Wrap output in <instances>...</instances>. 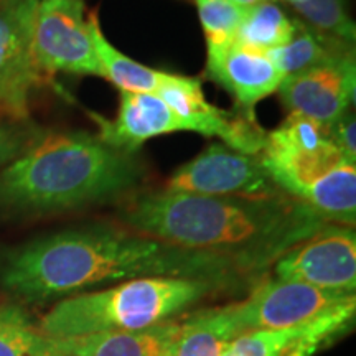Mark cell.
<instances>
[{"label":"cell","instance_id":"obj_1","mask_svg":"<svg viewBox=\"0 0 356 356\" xmlns=\"http://www.w3.org/2000/svg\"><path fill=\"white\" fill-rule=\"evenodd\" d=\"M126 229L186 251L228 261L243 275L259 274L327 225L286 193L269 198L204 197L167 188L122 198Z\"/></svg>","mask_w":356,"mask_h":356},{"label":"cell","instance_id":"obj_2","mask_svg":"<svg viewBox=\"0 0 356 356\" xmlns=\"http://www.w3.org/2000/svg\"><path fill=\"white\" fill-rule=\"evenodd\" d=\"M241 275L221 257L109 226L44 236L12 249L0 261L2 287L29 302L140 277L207 279L229 286Z\"/></svg>","mask_w":356,"mask_h":356},{"label":"cell","instance_id":"obj_3","mask_svg":"<svg viewBox=\"0 0 356 356\" xmlns=\"http://www.w3.org/2000/svg\"><path fill=\"white\" fill-rule=\"evenodd\" d=\"M142 177L137 154L88 132L48 134L0 170V210H76L127 197Z\"/></svg>","mask_w":356,"mask_h":356},{"label":"cell","instance_id":"obj_4","mask_svg":"<svg viewBox=\"0 0 356 356\" xmlns=\"http://www.w3.org/2000/svg\"><path fill=\"white\" fill-rule=\"evenodd\" d=\"M261 160L277 188L327 222L353 226L356 163L332 144L322 124L289 114L267 132Z\"/></svg>","mask_w":356,"mask_h":356},{"label":"cell","instance_id":"obj_5","mask_svg":"<svg viewBox=\"0 0 356 356\" xmlns=\"http://www.w3.org/2000/svg\"><path fill=\"white\" fill-rule=\"evenodd\" d=\"M225 284L188 277H140L58 302L40 333L65 340L101 332L145 330L170 322Z\"/></svg>","mask_w":356,"mask_h":356},{"label":"cell","instance_id":"obj_6","mask_svg":"<svg viewBox=\"0 0 356 356\" xmlns=\"http://www.w3.org/2000/svg\"><path fill=\"white\" fill-rule=\"evenodd\" d=\"M355 293L323 291L299 282L269 279L251 296L225 310L236 333L304 327L343 310H355Z\"/></svg>","mask_w":356,"mask_h":356},{"label":"cell","instance_id":"obj_7","mask_svg":"<svg viewBox=\"0 0 356 356\" xmlns=\"http://www.w3.org/2000/svg\"><path fill=\"white\" fill-rule=\"evenodd\" d=\"M32 47L44 76L68 73L102 78L84 0H37Z\"/></svg>","mask_w":356,"mask_h":356},{"label":"cell","instance_id":"obj_8","mask_svg":"<svg viewBox=\"0 0 356 356\" xmlns=\"http://www.w3.org/2000/svg\"><path fill=\"white\" fill-rule=\"evenodd\" d=\"M163 188L204 197L269 198L282 195L267 173L261 155L241 154L225 144H210L178 167Z\"/></svg>","mask_w":356,"mask_h":356},{"label":"cell","instance_id":"obj_9","mask_svg":"<svg viewBox=\"0 0 356 356\" xmlns=\"http://www.w3.org/2000/svg\"><path fill=\"white\" fill-rule=\"evenodd\" d=\"M274 279L299 282L323 291L355 293V229L327 222L318 231L284 252L274 262Z\"/></svg>","mask_w":356,"mask_h":356},{"label":"cell","instance_id":"obj_10","mask_svg":"<svg viewBox=\"0 0 356 356\" xmlns=\"http://www.w3.org/2000/svg\"><path fill=\"white\" fill-rule=\"evenodd\" d=\"M37 0H7L0 7V118H30L33 91L44 83L35 61L32 19Z\"/></svg>","mask_w":356,"mask_h":356},{"label":"cell","instance_id":"obj_11","mask_svg":"<svg viewBox=\"0 0 356 356\" xmlns=\"http://www.w3.org/2000/svg\"><path fill=\"white\" fill-rule=\"evenodd\" d=\"M155 96L188 124L190 132L218 137L226 147L241 154L259 155L264 149L267 132L257 119L213 106L204 97L202 81L197 78L173 73L170 81L163 84Z\"/></svg>","mask_w":356,"mask_h":356},{"label":"cell","instance_id":"obj_12","mask_svg":"<svg viewBox=\"0 0 356 356\" xmlns=\"http://www.w3.org/2000/svg\"><path fill=\"white\" fill-rule=\"evenodd\" d=\"M355 53L284 78L277 89L289 114H299L330 126L341 118L355 97Z\"/></svg>","mask_w":356,"mask_h":356},{"label":"cell","instance_id":"obj_13","mask_svg":"<svg viewBox=\"0 0 356 356\" xmlns=\"http://www.w3.org/2000/svg\"><path fill=\"white\" fill-rule=\"evenodd\" d=\"M207 74L234 97L239 113L251 119H256V106L277 92L286 78L269 53L238 42L207 55Z\"/></svg>","mask_w":356,"mask_h":356},{"label":"cell","instance_id":"obj_14","mask_svg":"<svg viewBox=\"0 0 356 356\" xmlns=\"http://www.w3.org/2000/svg\"><path fill=\"white\" fill-rule=\"evenodd\" d=\"M97 129V139L114 149L137 154L145 142L173 132H190L160 97L147 92H121L119 109L114 119L91 114Z\"/></svg>","mask_w":356,"mask_h":356},{"label":"cell","instance_id":"obj_15","mask_svg":"<svg viewBox=\"0 0 356 356\" xmlns=\"http://www.w3.org/2000/svg\"><path fill=\"white\" fill-rule=\"evenodd\" d=\"M353 315L355 310H343L304 327L243 333L231 341L221 356H310L327 338L341 330Z\"/></svg>","mask_w":356,"mask_h":356},{"label":"cell","instance_id":"obj_16","mask_svg":"<svg viewBox=\"0 0 356 356\" xmlns=\"http://www.w3.org/2000/svg\"><path fill=\"white\" fill-rule=\"evenodd\" d=\"M178 332L180 323L170 320L145 330L101 332L58 341L66 356H173Z\"/></svg>","mask_w":356,"mask_h":356},{"label":"cell","instance_id":"obj_17","mask_svg":"<svg viewBox=\"0 0 356 356\" xmlns=\"http://www.w3.org/2000/svg\"><path fill=\"white\" fill-rule=\"evenodd\" d=\"M91 19L92 43H95L97 58L102 71V78L113 83L121 92H147L155 95L163 84L170 81L173 73L159 71L132 60L119 51L102 33L101 24L95 12L89 13Z\"/></svg>","mask_w":356,"mask_h":356},{"label":"cell","instance_id":"obj_18","mask_svg":"<svg viewBox=\"0 0 356 356\" xmlns=\"http://www.w3.org/2000/svg\"><path fill=\"white\" fill-rule=\"evenodd\" d=\"M351 53H355L353 44L322 35L304 20L296 19V33L291 42L269 51V55L284 76H291Z\"/></svg>","mask_w":356,"mask_h":356},{"label":"cell","instance_id":"obj_19","mask_svg":"<svg viewBox=\"0 0 356 356\" xmlns=\"http://www.w3.org/2000/svg\"><path fill=\"white\" fill-rule=\"evenodd\" d=\"M238 338L225 307L202 310L180 323L173 356H221Z\"/></svg>","mask_w":356,"mask_h":356},{"label":"cell","instance_id":"obj_20","mask_svg":"<svg viewBox=\"0 0 356 356\" xmlns=\"http://www.w3.org/2000/svg\"><path fill=\"white\" fill-rule=\"evenodd\" d=\"M293 33L296 19L269 0L246 8L234 42L269 53L291 42Z\"/></svg>","mask_w":356,"mask_h":356},{"label":"cell","instance_id":"obj_21","mask_svg":"<svg viewBox=\"0 0 356 356\" xmlns=\"http://www.w3.org/2000/svg\"><path fill=\"white\" fill-rule=\"evenodd\" d=\"M0 356H66L56 338L33 330L20 310L0 309Z\"/></svg>","mask_w":356,"mask_h":356},{"label":"cell","instance_id":"obj_22","mask_svg":"<svg viewBox=\"0 0 356 356\" xmlns=\"http://www.w3.org/2000/svg\"><path fill=\"white\" fill-rule=\"evenodd\" d=\"M207 40V55L222 51L236 40L246 8L229 0H195Z\"/></svg>","mask_w":356,"mask_h":356},{"label":"cell","instance_id":"obj_23","mask_svg":"<svg viewBox=\"0 0 356 356\" xmlns=\"http://www.w3.org/2000/svg\"><path fill=\"white\" fill-rule=\"evenodd\" d=\"M307 25L327 37L355 43V24L346 10V0H307L293 7Z\"/></svg>","mask_w":356,"mask_h":356},{"label":"cell","instance_id":"obj_24","mask_svg":"<svg viewBox=\"0 0 356 356\" xmlns=\"http://www.w3.org/2000/svg\"><path fill=\"white\" fill-rule=\"evenodd\" d=\"M327 137L333 145L343 154L346 160L356 163V121L355 114L346 111V113L338 118L335 122L325 127Z\"/></svg>","mask_w":356,"mask_h":356},{"label":"cell","instance_id":"obj_25","mask_svg":"<svg viewBox=\"0 0 356 356\" xmlns=\"http://www.w3.org/2000/svg\"><path fill=\"white\" fill-rule=\"evenodd\" d=\"M25 150L24 136L0 122V165H7Z\"/></svg>","mask_w":356,"mask_h":356},{"label":"cell","instance_id":"obj_26","mask_svg":"<svg viewBox=\"0 0 356 356\" xmlns=\"http://www.w3.org/2000/svg\"><path fill=\"white\" fill-rule=\"evenodd\" d=\"M229 2L236 3V6L243 7V8H249V7H254L259 6L262 2H269V0H229Z\"/></svg>","mask_w":356,"mask_h":356},{"label":"cell","instance_id":"obj_27","mask_svg":"<svg viewBox=\"0 0 356 356\" xmlns=\"http://www.w3.org/2000/svg\"><path fill=\"white\" fill-rule=\"evenodd\" d=\"M284 2L291 3L292 7H296V6H299V3H304V2H307V0H284Z\"/></svg>","mask_w":356,"mask_h":356},{"label":"cell","instance_id":"obj_28","mask_svg":"<svg viewBox=\"0 0 356 356\" xmlns=\"http://www.w3.org/2000/svg\"><path fill=\"white\" fill-rule=\"evenodd\" d=\"M6 2H7V0H0V7H2Z\"/></svg>","mask_w":356,"mask_h":356}]
</instances>
